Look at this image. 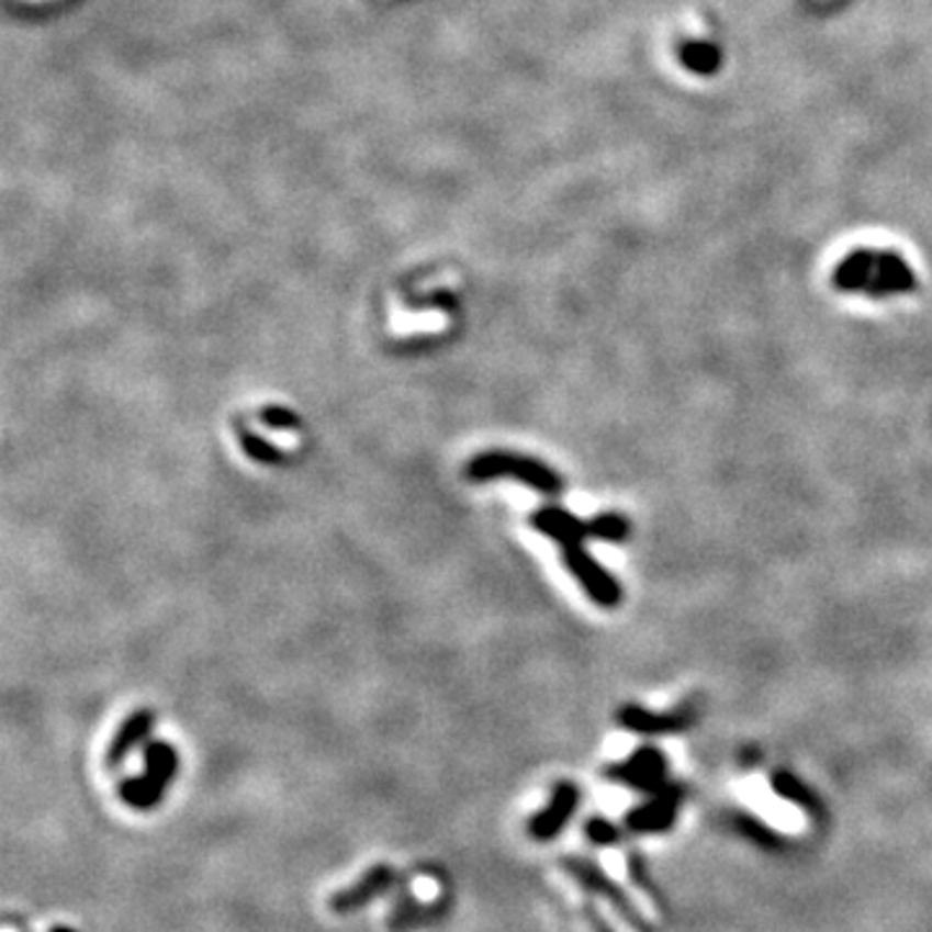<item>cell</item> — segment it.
Instances as JSON below:
<instances>
[{"instance_id":"cell-10","label":"cell","mask_w":932,"mask_h":932,"mask_svg":"<svg viewBox=\"0 0 932 932\" xmlns=\"http://www.w3.org/2000/svg\"><path fill=\"white\" fill-rule=\"evenodd\" d=\"M619 722L621 728L635 733H671L684 728L682 715H669V712H653L645 710L640 705H627L619 710Z\"/></svg>"},{"instance_id":"cell-8","label":"cell","mask_w":932,"mask_h":932,"mask_svg":"<svg viewBox=\"0 0 932 932\" xmlns=\"http://www.w3.org/2000/svg\"><path fill=\"white\" fill-rule=\"evenodd\" d=\"M611 775L638 787L655 785L661 783L663 775H666V759H663L655 749H640L638 754H632L625 764L611 767Z\"/></svg>"},{"instance_id":"cell-5","label":"cell","mask_w":932,"mask_h":932,"mask_svg":"<svg viewBox=\"0 0 932 932\" xmlns=\"http://www.w3.org/2000/svg\"><path fill=\"white\" fill-rule=\"evenodd\" d=\"M577 800H581V793H577V787L573 783L554 785L552 798H549L547 808H541V811L529 821V834L539 842L554 840V836L565 829V823L573 819Z\"/></svg>"},{"instance_id":"cell-2","label":"cell","mask_w":932,"mask_h":932,"mask_svg":"<svg viewBox=\"0 0 932 932\" xmlns=\"http://www.w3.org/2000/svg\"><path fill=\"white\" fill-rule=\"evenodd\" d=\"M467 476L476 485H485V482L495 480H513L518 485L534 490L547 497H554L562 493L565 482H562L560 472H554L552 467L544 464L541 459L526 457V453L516 451H482L467 464Z\"/></svg>"},{"instance_id":"cell-17","label":"cell","mask_w":932,"mask_h":932,"mask_svg":"<svg viewBox=\"0 0 932 932\" xmlns=\"http://www.w3.org/2000/svg\"><path fill=\"white\" fill-rule=\"evenodd\" d=\"M49 932H76V930L68 928V924H55V928H49Z\"/></svg>"},{"instance_id":"cell-13","label":"cell","mask_w":932,"mask_h":932,"mask_svg":"<svg viewBox=\"0 0 932 932\" xmlns=\"http://www.w3.org/2000/svg\"><path fill=\"white\" fill-rule=\"evenodd\" d=\"M630 534H632V524L625 513L604 510V513H596L594 518H588V539L621 544V541L630 539Z\"/></svg>"},{"instance_id":"cell-11","label":"cell","mask_w":932,"mask_h":932,"mask_svg":"<svg viewBox=\"0 0 932 932\" xmlns=\"http://www.w3.org/2000/svg\"><path fill=\"white\" fill-rule=\"evenodd\" d=\"M678 63L695 76H715L722 68V47L712 40H684L678 45Z\"/></svg>"},{"instance_id":"cell-16","label":"cell","mask_w":932,"mask_h":932,"mask_svg":"<svg viewBox=\"0 0 932 932\" xmlns=\"http://www.w3.org/2000/svg\"><path fill=\"white\" fill-rule=\"evenodd\" d=\"M671 811H674V804H671V800H659V804L645 808V811L635 813L632 816V823L638 829H642V827H659V823H663V821L669 819Z\"/></svg>"},{"instance_id":"cell-9","label":"cell","mask_w":932,"mask_h":932,"mask_svg":"<svg viewBox=\"0 0 932 932\" xmlns=\"http://www.w3.org/2000/svg\"><path fill=\"white\" fill-rule=\"evenodd\" d=\"M143 764H146L143 775L169 790V785L175 783L179 772V751L175 749V743L150 739L146 743V749H143Z\"/></svg>"},{"instance_id":"cell-6","label":"cell","mask_w":932,"mask_h":932,"mask_svg":"<svg viewBox=\"0 0 932 932\" xmlns=\"http://www.w3.org/2000/svg\"><path fill=\"white\" fill-rule=\"evenodd\" d=\"M154 728H156V712L148 710V707H141V710L127 715V718L122 720V726L117 728V733L112 736L110 746H106V754H104L106 770H120L137 746H143V743L150 741Z\"/></svg>"},{"instance_id":"cell-3","label":"cell","mask_w":932,"mask_h":932,"mask_svg":"<svg viewBox=\"0 0 932 932\" xmlns=\"http://www.w3.org/2000/svg\"><path fill=\"white\" fill-rule=\"evenodd\" d=\"M562 562H565L568 573L573 575L577 585L585 591V596L596 606H602V609H617L621 604L625 591H621L619 581L583 544L562 547Z\"/></svg>"},{"instance_id":"cell-14","label":"cell","mask_w":932,"mask_h":932,"mask_svg":"<svg viewBox=\"0 0 932 932\" xmlns=\"http://www.w3.org/2000/svg\"><path fill=\"white\" fill-rule=\"evenodd\" d=\"M238 446H242V451L247 453L251 461H257V464L278 467L285 461V453L280 451L278 446L270 443V440L257 436V433H251V430H238Z\"/></svg>"},{"instance_id":"cell-15","label":"cell","mask_w":932,"mask_h":932,"mask_svg":"<svg viewBox=\"0 0 932 932\" xmlns=\"http://www.w3.org/2000/svg\"><path fill=\"white\" fill-rule=\"evenodd\" d=\"M257 417L259 423L272 430H299L303 425L299 412L291 407H283V404H267V407L259 409Z\"/></svg>"},{"instance_id":"cell-4","label":"cell","mask_w":932,"mask_h":932,"mask_svg":"<svg viewBox=\"0 0 932 932\" xmlns=\"http://www.w3.org/2000/svg\"><path fill=\"white\" fill-rule=\"evenodd\" d=\"M394 884V868L386 863H375L360 876L356 884L339 888V891L329 899V909L339 917L360 912V909L373 905L375 899H381L389 888Z\"/></svg>"},{"instance_id":"cell-7","label":"cell","mask_w":932,"mask_h":932,"mask_svg":"<svg viewBox=\"0 0 932 932\" xmlns=\"http://www.w3.org/2000/svg\"><path fill=\"white\" fill-rule=\"evenodd\" d=\"M531 526L560 547L583 544L588 539V521L577 518L573 510L560 508V505H544V508L534 510Z\"/></svg>"},{"instance_id":"cell-1","label":"cell","mask_w":932,"mask_h":932,"mask_svg":"<svg viewBox=\"0 0 932 932\" xmlns=\"http://www.w3.org/2000/svg\"><path fill=\"white\" fill-rule=\"evenodd\" d=\"M832 283L842 293H863L868 299H891L917 291L912 265L894 249L857 247L834 267Z\"/></svg>"},{"instance_id":"cell-12","label":"cell","mask_w":932,"mask_h":932,"mask_svg":"<svg viewBox=\"0 0 932 932\" xmlns=\"http://www.w3.org/2000/svg\"><path fill=\"white\" fill-rule=\"evenodd\" d=\"M117 796L122 804L127 808H133V811H154V808L161 804L166 796V787H161L154 779L146 775H135L122 779L117 785Z\"/></svg>"}]
</instances>
